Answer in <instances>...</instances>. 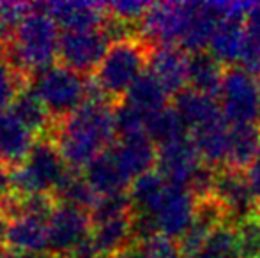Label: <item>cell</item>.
Here are the masks:
<instances>
[{
  "label": "cell",
  "mask_w": 260,
  "mask_h": 258,
  "mask_svg": "<svg viewBox=\"0 0 260 258\" xmlns=\"http://www.w3.org/2000/svg\"><path fill=\"white\" fill-rule=\"evenodd\" d=\"M195 205L197 200L193 198L188 188L168 184L163 200L154 214L159 234L179 241L191 225L195 216Z\"/></svg>",
  "instance_id": "11"
},
{
  "label": "cell",
  "mask_w": 260,
  "mask_h": 258,
  "mask_svg": "<svg viewBox=\"0 0 260 258\" xmlns=\"http://www.w3.org/2000/svg\"><path fill=\"white\" fill-rule=\"evenodd\" d=\"M58 25L45 11L32 4V11L20 21L14 35L7 43L6 57L20 75L32 82L36 75L53 65L58 52Z\"/></svg>",
  "instance_id": "2"
},
{
  "label": "cell",
  "mask_w": 260,
  "mask_h": 258,
  "mask_svg": "<svg viewBox=\"0 0 260 258\" xmlns=\"http://www.w3.org/2000/svg\"><path fill=\"white\" fill-rule=\"evenodd\" d=\"M212 196L225 209L232 225L241 223L257 212V200L248 182L246 172H239L230 166L218 168Z\"/></svg>",
  "instance_id": "10"
},
{
  "label": "cell",
  "mask_w": 260,
  "mask_h": 258,
  "mask_svg": "<svg viewBox=\"0 0 260 258\" xmlns=\"http://www.w3.org/2000/svg\"><path fill=\"white\" fill-rule=\"evenodd\" d=\"M246 177H248V182H250L251 191H253L255 200H257V205L260 207V152L257 158H255L253 165L248 168Z\"/></svg>",
  "instance_id": "39"
},
{
  "label": "cell",
  "mask_w": 260,
  "mask_h": 258,
  "mask_svg": "<svg viewBox=\"0 0 260 258\" xmlns=\"http://www.w3.org/2000/svg\"><path fill=\"white\" fill-rule=\"evenodd\" d=\"M113 119H115L117 138H127L145 133L149 115H145L137 106L127 103L126 99H122L113 104Z\"/></svg>",
  "instance_id": "32"
},
{
  "label": "cell",
  "mask_w": 260,
  "mask_h": 258,
  "mask_svg": "<svg viewBox=\"0 0 260 258\" xmlns=\"http://www.w3.org/2000/svg\"><path fill=\"white\" fill-rule=\"evenodd\" d=\"M219 108L229 126L260 128V80L241 65L225 67Z\"/></svg>",
  "instance_id": "6"
},
{
  "label": "cell",
  "mask_w": 260,
  "mask_h": 258,
  "mask_svg": "<svg viewBox=\"0 0 260 258\" xmlns=\"http://www.w3.org/2000/svg\"><path fill=\"white\" fill-rule=\"evenodd\" d=\"M90 242H92L96 255L101 258H117L129 249L137 248L135 214L129 212L115 219L92 225Z\"/></svg>",
  "instance_id": "15"
},
{
  "label": "cell",
  "mask_w": 260,
  "mask_h": 258,
  "mask_svg": "<svg viewBox=\"0 0 260 258\" xmlns=\"http://www.w3.org/2000/svg\"><path fill=\"white\" fill-rule=\"evenodd\" d=\"M260 152L258 126H230L226 165L239 172H248Z\"/></svg>",
  "instance_id": "25"
},
{
  "label": "cell",
  "mask_w": 260,
  "mask_h": 258,
  "mask_svg": "<svg viewBox=\"0 0 260 258\" xmlns=\"http://www.w3.org/2000/svg\"><path fill=\"white\" fill-rule=\"evenodd\" d=\"M144 258H182L179 242L175 239H170L163 234H157L154 237L137 244Z\"/></svg>",
  "instance_id": "36"
},
{
  "label": "cell",
  "mask_w": 260,
  "mask_h": 258,
  "mask_svg": "<svg viewBox=\"0 0 260 258\" xmlns=\"http://www.w3.org/2000/svg\"><path fill=\"white\" fill-rule=\"evenodd\" d=\"M117 161L124 168V172L131 177H137L156 170L157 165V147L147 134H137V136L117 138L112 145Z\"/></svg>",
  "instance_id": "19"
},
{
  "label": "cell",
  "mask_w": 260,
  "mask_h": 258,
  "mask_svg": "<svg viewBox=\"0 0 260 258\" xmlns=\"http://www.w3.org/2000/svg\"><path fill=\"white\" fill-rule=\"evenodd\" d=\"M7 256V249L4 248L2 244H0V258H6Z\"/></svg>",
  "instance_id": "44"
},
{
  "label": "cell",
  "mask_w": 260,
  "mask_h": 258,
  "mask_svg": "<svg viewBox=\"0 0 260 258\" xmlns=\"http://www.w3.org/2000/svg\"><path fill=\"white\" fill-rule=\"evenodd\" d=\"M225 65L209 50L189 53L188 57V85L197 92L218 97L221 92Z\"/></svg>",
  "instance_id": "22"
},
{
  "label": "cell",
  "mask_w": 260,
  "mask_h": 258,
  "mask_svg": "<svg viewBox=\"0 0 260 258\" xmlns=\"http://www.w3.org/2000/svg\"><path fill=\"white\" fill-rule=\"evenodd\" d=\"M239 65L257 75L260 65V4H253L244 16V46Z\"/></svg>",
  "instance_id": "31"
},
{
  "label": "cell",
  "mask_w": 260,
  "mask_h": 258,
  "mask_svg": "<svg viewBox=\"0 0 260 258\" xmlns=\"http://www.w3.org/2000/svg\"><path fill=\"white\" fill-rule=\"evenodd\" d=\"M6 258H60L50 251H43V253H9L7 251Z\"/></svg>",
  "instance_id": "40"
},
{
  "label": "cell",
  "mask_w": 260,
  "mask_h": 258,
  "mask_svg": "<svg viewBox=\"0 0 260 258\" xmlns=\"http://www.w3.org/2000/svg\"><path fill=\"white\" fill-rule=\"evenodd\" d=\"M16 191H14V182H13V172L6 166L0 165V207L7 202Z\"/></svg>",
  "instance_id": "38"
},
{
  "label": "cell",
  "mask_w": 260,
  "mask_h": 258,
  "mask_svg": "<svg viewBox=\"0 0 260 258\" xmlns=\"http://www.w3.org/2000/svg\"><path fill=\"white\" fill-rule=\"evenodd\" d=\"M117 258H144V255H142L138 248H133V249H129V251L124 253V255L117 256Z\"/></svg>",
  "instance_id": "42"
},
{
  "label": "cell",
  "mask_w": 260,
  "mask_h": 258,
  "mask_svg": "<svg viewBox=\"0 0 260 258\" xmlns=\"http://www.w3.org/2000/svg\"><path fill=\"white\" fill-rule=\"evenodd\" d=\"M9 110L36 134V138L52 136L55 122L48 108L41 101V97L32 89V85H27L25 89L20 90V94L14 97L13 104L9 106Z\"/></svg>",
  "instance_id": "23"
},
{
  "label": "cell",
  "mask_w": 260,
  "mask_h": 258,
  "mask_svg": "<svg viewBox=\"0 0 260 258\" xmlns=\"http://www.w3.org/2000/svg\"><path fill=\"white\" fill-rule=\"evenodd\" d=\"M53 196L57 198L58 203L75 205V207H80V209L89 210V212L98 200V195L94 193L90 184L87 182L85 175H83L82 172H76V170H71V168L66 173L62 182L58 184Z\"/></svg>",
  "instance_id": "29"
},
{
  "label": "cell",
  "mask_w": 260,
  "mask_h": 258,
  "mask_svg": "<svg viewBox=\"0 0 260 258\" xmlns=\"http://www.w3.org/2000/svg\"><path fill=\"white\" fill-rule=\"evenodd\" d=\"M151 53L152 48L140 38L113 43L94 71V83L110 101L119 103L149 67Z\"/></svg>",
  "instance_id": "3"
},
{
  "label": "cell",
  "mask_w": 260,
  "mask_h": 258,
  "mask_svg": "<svg viewBox=\"0 0 260 258\" xmlns=\"http://www.w3.org/2000/svg\"><path fill=\"white\" fill-rule=\"evenodd\" d=\"M167 188V180L157 173V170H152V172L137 177L131 182L129 191H127L131 203H133V212L154 216Z\"/></svg>",
  "instance_id": "26"
},
{
  "label": "cell",
  "mask_w": 260,
  "mask_h": 258,
  "mask_svg": "<svg viewBox=\"0 0 260 258\" xmlns=\"http://www.w3.org/2000/svg\"><path fill=\"white\" fill-rule=\"evenodd\" d=\"M257 78L260 80V65H258V69H257Z\"/></svg>",
  "instance_id": "46"
},
{
  "label": "cell",
  "mask_w": 260,
  "mask_h": 258,
  "mask_svg": "<svg viewBox=\"0 0 260 258\" xmlns=\"http://www.w3.org/2000/svg\"><path fill=\"white\" fill-rule=\"evenodd\" d=\"M229 134L230 128L225 119L212 122L200 129L189 133V138L195 143L200 154L202 163L214 168H221L226 165V154H229Z\"/></svg>",
  "instance_id": "24"
},
{
  "label": "cell",
  "mask_w": 260,
  "mask_h": 258,
  "mask_svg": "<svg viewBox=\"0 0 260 258\" xmlns=\"http://www.w3.org/2000/svg\"><path fill=\"white\" fill-rule=\"evenodd\" d=\"M129 212H133V203H131L129 193L98 196L96 203L90 209V219H92V225H98L103 223V221L126 216Z\"/></svg>",
  "instance_id": "33"
},
{
  "label": "cell",
  "mask_w": 260,
  "mask_h": 258,
  "mask_svg": "<svg viewBox=\"0 0 260 258\" xmlns=\"http://www.w3.org/2000/svg\"><path fill=\"white\" fill-rule=\"evenodd\" d=\"M197 258H243L236 225H219L207 237L202 251L199 253Z\"/></svg>",
  "instance_id": "30"
},
{
  "label": "cell",
  "mask_w": 260,
  "mask_h": 258,
  "mask_svg": "<svg viewBox=\"0 0 260 258\" xmlns=\"http://www.w3.org/2000/svg\"><path fill=\"white\" fill-rule=\"evenodd\" d=\"M189 23V2H152L138 25V35L152 50L181 46Z\"/></svg>",
  "instance_id": "7"
},
{
  "label": "cell",
  "mask_w": 260,
  "mask_h": 258,
  "mask_svg": "<svg viewBox=\"0 0 260 258\" xmlns=\"http://www.w3.org/2000/svg\"><path fill=\"white\" fill-rule=\"evenodd\" d=\"M34 141L36 134L13 112H0V165L14 172L25 163Z\"/></svg>",
  "instance_id": "16"
},
{
  "label": "cell",
  "mask_w": 260,
  "mask_h": 258,
  "mask_svg": "<svg viewBox=\"0 0 260 258\" xmlns=\"http://www.w3.org/2000/svg\"><path fill=\"white\" fill-rule=\"evenodd\" d=\"M2 246L9 253H43L50 249L48 221L32 216L14 217L7 225Z\"/></svg>",
  "instance_id": "20"
},
{
  "label": "cell",
  "mask_w": 260,
  "mask_h": 258,
  "mask_svg": "<svg viewBox=\"0 0 260 258\" xmlns=\"http://www.w3.org/2000/svg\"><path fill=\"white\" fill-rule=\"evenodd\" d=\"M89 78L90 76H83L57 64L36 75L30 85L48 108L57 126L85 103Z\"/></svg>",
  "instance_id": "5"
},
{
  "label": "cell",
  "mask_w": 260,
  "mask_h": 258,
  "mask_svg": "<svg viewBox=\"0 0 260 258\" xmlns=\"http://www.w3.org/2000/svg\"><path fill=\"white\" fill-rule=\"evenodd\" d=\"M151 2H142V0H124V2H110L106 4V11L113 18L126 21L131 25H140L147 11L151 9Z\"/></svg>",
  "instance_id": "37"
},
{
  "label": "cell",
  "mask_w": 260,
  "mask_h": 258,
  "mask_svg": "<svg viewBox=\"0 0 260 258\" xmlns=\"http://www.w3.org/2000/svg\"><path fill=\"white\" fill-rule=\"evenodd\" d=\"M147 136L156 143V147H165L168 143H174L182 138L189 136V129L179 112L172 104L167 108L149 115L147 119Z\"/></svg>",
  "instance_id": "28"
},
{
  "label": "cell",
  "mask_w": 260,
  "mask_h": 258,
  "mask_svg": "<svg viewBox=\"0 0 260 258\" xmlns=\"http://www.w3.org/2000/svg\"><path fill=\"white\" fill-rule=\"evenodd\" d=\"M7 43H9V41H6V38H4V35L0 34V59H4V57H6Z\"/></svg>",
  "instance_id": "43"
},
{
  "label": "cell",
  "mask_w": 260,
  "mask_h": 258,
  "mask_svg": "<svg viewBox=\"0 0 260 258\" xmlns=\"http://www.w3.org/2000/svg\"><path fill=\"white\" fill-rule=\"evenodd\" d=\"M83 175L98 196L127 193L131 182H133V179L124 172L120 163L117 161L112 147L98 154L85 166Z\"/></svg>",
  "instance_id": "17"
},
{
  "label": "cell",
  "mask_w": 260,
  "mask_h": 258,
  "mask_svg": "<svg viewBox=\"0 0 260 258\" xmlns=\"http://www.w3.org/2000/svg\"><path fill=\"white\" fill-rule=\"evenodd\" d=\"M96 258H101V256H96Z\"/></svg>",
  "instance_id": "47"
},
{
  "label": "cell",
  "mask_w": 260,
  "mask_h": 258,
  "mask_svg": "<svg viewBox=\"0 0 260 258\" xmlns=\"http://www.w3.org/2000/svg\"><path fill=\"white\" fill-rule=\"evenodd\" d=\"M69 172L52 136L36 138L25 163L13 172L14 191L18 195H53Z\"/></svg>",
  "instance_id": "4"
},
{
  "label": "cell",
  "mask_w": 260,
  "mask_h": 258,
  "mask_svg": "<svg viewBox=\"0 0 260 258\" xmlns=\"http://www.w3.org/2000/svg\"><path fill=\"white\" fill-rule=\"evenodd\" d=\"M168 97H170V94L165 90L159 80L151 71H145L131 85L124 99L133 106H137L140 112H144L145 115H152L168 106Z\"/></svg>",
  "instance_id": "27"
},
{
  "label": "cell",
  "mask_w": 260,
  "mask_h": 258,
  "mask_svg": "<svg viewBox=\"0 0 260 258\" xmlns=\"http://www.w3.org/2000/svg\"><path fill=\"white\" fill-rule=\"evenodd\" d=\"M229 14V2H189V23L181 48L186 53L209 48L218 25Z\"/></svg>",
  "instance_id": "13"
},
{
  "label": "cell",
  "mask_w": 260,
  "mask_h": 258,
  "mask_svg": "<svg viewBox=\"0 0 260 258\" xmlns=\"http://www.w3.org/2000/svg\"><path fill=\"white\" fill-rule=\"evenodd\" d=\"M188 57L181 46L154 48L149 60V71L156 76L172 97L188 85Z\"/></svg>",
  "instance_id": "18"
},
{
  "label": "cell",
  "mask_w": 260,
  "mask_h": 258,
  "mask_svg": "<svg viewBox=\"0 0 260 258\" xmlns=\"http://www.w3.org/2000/svg\"><path fill=\"white\" fill-rule=\"evenodd\" d=\"M202 159L191 138H182L165 147H157L156 170L170 186H188Z\"/></svg>",
  "instance_id": "12"
},
{
  "label": "cell",
  "mask_w": 260,
  "mask_h": 258,
  "mask_svg": "<svg viewBox=\"0 0 260 258\" xmlns=\"http://www.w3.org/2000/svg\"><path fill=\"white\" fill-rule=\"evenodd\" d=\"M172 106L179 112L182 121L188 126L189 133L225 119L216 97L197 92V90L189 89V87H186L184 90L175 94Z\"/></svg>",
  "instance_id": "21"
},
{
  "label": "cell",
  "mask_w": 260,
  "mask_h": 258,
  "mask_svg": "<svg viewBox=\"0 0 260 258\" xmlns=\"http://www.w3.org/2000/svg\"><path fill=\"white\" fill-rule=\"evenodd\" d=\"M255 214H257V217H258V221H260V207L257 205V212H255Z\"/></svg>",
  "instance_id": "45"
},
{
  "label": "cell",
  "mask_w": 260,
  "mask_h": 258,
  "mask_svg": "<svg viewBox=\"0 0 260 258\" xmlns=\"http://www.w3.org/2000/svg\"><path fill=\"white\" fill-rule=\"evenodd\" d=\"M7 225H9V219L6 217V214L0 210V244L4 241V235H6V230H7Z\"/></svg>",
  "instance_id": "41"
},
{
  "label": "cell",
  "mask_w": 260,
  "mask_h": 258,
  "mask_svg": "<svg viewBox=\"0 0 260 258\" xmlns=\"http://www.w3.org/2000/svg\"><path fill=\"white\" fill-rule=\"evenodd\" d=\"M30 85L23 75L16 71L6 59H0V112L11 106L21 89Z\"/></svg>",
  "instance_id": "34"
},
{
  "label": "cell",
  "mask_w": 260,
  "mask_h": 258,
  "mask_svg": "<svg viewBox=\"0 0 260 258\" xmlns=\"http://www.w3.org/2000/svg\"><path fill=\"white\" fill-rule=\"evenodd\" d=\"M92 234L90 212L68 203H58L48 219L50 253L68 258L82 248Z\"/></svg>",
  "instance_id": "8"
},
{
  "label": "cell",
  "mask_w": 260,
  "mask_h": 258,
  "mask_svg": "<svg viewBox=\"0 0 260 258\" xmlns=\"http://www.w3.org/2000/svg\"><path fill=\"white\" fill-rule=\"evenodd\" d=\"M239 235V248L243 258H257L260 255V221L257 214L236 225Z\"/></svg>",
  "instance_id": "35"
},
{
  "label": "cell",
  "mask_w": 260,
  "mask_h": 258,
  "mask_svg": "<svg viewBox=\"0 0 260 258\" xmlns=\"http://www.w3.org/2000/svg\"><path fill=\"white\" fill-rule=\"evenodd\" d=\"M110 48L108 38L101 28L64 32L58 41L57 60L60 65L80 75H94Z\"/></svg>",
  "instance_id": "9"
},
{
  "label": "cell",
  "mask_w": 260,
  "mask_h": 258,
  "mask_svg": "<svg viewBox=\"0 0 260 258\" xmlns=\"http://www.w3.org/2000/svg\"><path fill=\"white\" fill-rule=\"evenodd\" d=\"M52 138L66 165L82 172L98 154L115 143L113 103L85 99L78 110L55 126Z\"/></svg>",
  "instance_id": "1"
},
{
  "label": "cell",
  "mask_w": 260,
  "mask_h": 258,
  "mask_svg": "<svg viewBox=\"0 0 260 258\" xmlns=\"http://www.w3.org/2000/svg\"><path fill=\"white\" fill-rule=\"evenodd\" d=\"M257 258H260V255H258V256H257Z\"/></svg>",
  "instance_id": "48"
},
{
  "label": "cell",
  "mask_w": 260,
  "mask_h": 258,
  "mask_svg": "<svg viewBox=\"0 0 260 258\" xmlns=\"http://www.w3.org/2000/svg\"><path fill=\"white\" fill-rule=\"evenodd\" d=\"M66 32L94 30L101 28L106 18L103 2H45L36 4Z\"/></svg>",
  "instance_id": "14"
}]
</instances>
